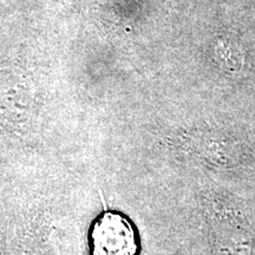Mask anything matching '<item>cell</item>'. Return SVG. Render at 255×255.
Segmentation results:
<instances>
[{"mask_svg":"<svg viewBox=\"0 0 255 255\" xmlns=\"http://www.w3.org/2000/svg\"><path fill=\"white\" fill-rule=\"evenodd\" d=\"M0 255H1V250H0Z\"/></svg>","mask_w":255,"mask_h":255,"instance_id":"7a4b0ae2","label":"cell"},{"mask_svg":"<svg viewBox=\"0 0 255 255\" xmlns=\"http://www.w3.org/2000/svg\"><path fill=\"white\" fill-rule=\"evenodd\" d=\"M91 255H137L138 240L127 216L107 210L98 216L90 231Z\"/></svg>","mask_w":255,"mask_h":255,"instance_id":"6da1fadb","label":"cell"}]
</instances>
